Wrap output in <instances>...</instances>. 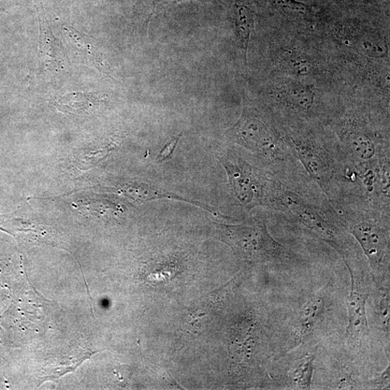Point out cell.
<instances>
[{
  "label": "cell",
  "mask_w": 390,
  "mask_h": 390,
  "mask_svg": "<svg viewBox=\"0 0 390 390\" xmlns=\"http://www.w3.org/2000/svg\"><path fill=\"white\" fill-rule=\"evenodd\" d=\"M268 204L289 221L306 230L312 236L329 244L340 253L347 250L340 231L325 215V213L279 182L267 188Z\"/></svg>",
  "instance_id": "cell-1"
},
{
  "label": "cell",
  "mask_w": 390,
  "mask_h": 390,
  "mask_svg": "<svg viewBox=\"0 0 390 390\" xmlns=\"http://www.w3.org/2000/svg\"><path fill=\"white\" fill-rule=\"evenodd\" d=\"M221 237L241 257L259 263H284L293 259L290 251L274 240L264 222L220 226Z\"/></svg>",
  "instance_id": "cell-2"
},
{
  "label": "cell",
  "mask_w": 390,
  "mask_h": 390,
  "mask_svg": "<svg viewBox=\"0 0 390 390\" xmlns=\"http://www.w3.org/2000/svg\"><path fill=\"white\" fill-rule=\"evenodd\" d=\"M237 142L270 163L283 161V144L278 135L263 120L243 115L234 128Z\"/></svg>",
  "instance_id": "cell-3"
},
{
  "label": "cell",
  "mask_w": 390,
  "mask_h": 390,
  "mask_svg": "<svg viewBox=\"0 0 390 390\" xmlns=\"http://www.w3.org/2000/svg\"><path fill=\"white\" fill-rule=\"evenodd\" d=\"M291 144L295 155L311 178L328 193L337 173L332 153L306 141L293 140Z\"/></svg>",
  "instance_id": "cell-4"
},
{
  "label": "cell",
  "mask_w": 390,
  "mask_h": 390,
  "mask_svg": "<svg viewBox=\"0 0 390 390\" xmlns=\"http://www.w3.org/2000/svg\"><path fill=\"white\" fill-rule=\"evenodd\" d=\"M350 230L364 250L371 266L374 270L380 269L389 256L387 230L373 219H356Z\"/></svg>",
  "instance_id": "cell-5"
},
{
  "label": "cell",
  "mask_w": 390,
  "mask_h": 390,
  "mask_svg": "<svg viewBox=\"0 0 390 390\" xmlns=\"http://www.w3.org/2000/svg\"><path fill=\"white\" fill-rule=\"evenodd\" d=\"M221 162L226 170L229 182L233 191L246 206L255 205L260 200L263 186L256 180L252 167L235 155H227Z\"/></svg>",
  "instance_id": "cell-6"
},
{
  "label": "cell",
  "mask_w": 390,
  "mask_h": 390,
  "mask_svg": "<svg viewBox=\"0 0 390 390\" xmlns=\"http://www.w3.org/2000/svg\"><path fill=\"white\" fill-rule=\"evenodd\" d=\"M351 288L347 299V307L349 312V325L346 328V337L349 340L358 341L369 334V327L367 315V302L368 294L356 292L354 279L351 270Z\"/></svg>",
  "instance_id": "cell-7"
},
{
  "label": "cell",
  "mask_w": 390,
  "mask_h": 390,
  "mask_svg": "<svg viewBox=\"0 0 390 390\" xmlns=\"http://www.w3.org/2000/svg\"><path fill=\"white\" fill-rule=\"evenodd\" d=\"M343 142L347 154L358 166H370L380 155L375 140L362 129H350L344 135Z\"/></svg>",
  "instance_id": "cell-8"
},
{
  "label": "cell",
  "mask_w": 390,
  "mask_h": 390,
  "mask_svg": "<svg viewBox=\"0 0 390 390\" xmlns=\"http://www.w3.org/2000/svg\"><path fill=\"white\" fill-rule=\"evenodd\" d=\"M325 301L321 297L311 299L299 312L296 329L295 331V340L300 343L312 334L316 323L324 313Z\"/></svg>",
  "instance_id": "cell-9"
},
{
  "label": "cell",
  "mask_w": 390,
  "mask_h": 390,
  "mask_svg": "<svg viewBox=\"0 0 390 390\" xmlns=\"http://www.w3.org/2000/svg\"><path fill=\"white\" fill-rule=\"evenodd\" d=\"M279 63L288 74L296 76H309L314 69L313 63L308 56L292 50L283 51Z\"/></svg>",
  "instance_id": "cell-10"
},
{
  "label": "cell",
  "mask_w": 390,
  "mask_h": 390,
  "mask_svg": "<svg viewBox=\"0 0 390 390\" xmlns=\"http://www.w3.org/2000/svg\"><path fill=\"white\" fill-rule=\"evenodd\" d=\"M236 24L240 38L241 50L247 61V54L251 36L254 30V17L250 9L241 3H237Z\"/></svg>",
  "instance_id": "cell-11"
},
{
  "label": "cell",
  "mask_w": 390,
  "mask_h": 390,
  "mask_svg": "<svg viewBox=\"0 0 390 390\" xmlns=\"http://www.w3.org/2000/svg\"><path fill=\"white\" fill-rule=\"evenodd\" d=\"M354 45L359 52L372 58H382L388 52L386 42L376 34L365 33L358 35Z\"/></svg>",
  "instance_id": "cell-12"
},
{
  "label": "cell",
  "mask_w": 390,
  "mask_h": 390,
  "mask_svg": "<svg viewBox=\"0 0 390 390\" xmlns=\"http://www.w3.org/2000/svg\"><path fill=\"white\" fill-rule=\"evenodd\" d=\"M94 100L91 94H70L58 100L56 106L62 111L80 113L91 109Z\"/></svg>",
  "instance_id": "cell-13"
},
{
  "label": "cell",
  "mask_w": 390,
  "mask_h": 390,
  "mask_svg": "<svg viewBox=\"0 0 390 390\" xmlns=\"http://www.w3.org/2000/svg\"><path fill=\"white\" fill-rule=\"evenodd\" d=\"M289 104L297 109L309 111L314 105V94L313 91L305 85H294L286 92Z\"/></svg>",
  "instance_id": "cell-14"
},
{
  "label": "cell",
  "mask_w": 390,
  "mask_h": 390,
  "mask_svg": "<svg viewBox=\"0 0 390 390\" xmlns=\"http://www.w3.org/2000/svg\"><path fill=\"white\" fill-rule=\"evenodd\" d=\"M314 358V355L303 358L292 372L293 382L300 389H307L311 387Z\"/></svg>",
  "instance_id": "cell-15"
},
{
  "label": "cell",
  "mask_w": 390,
  "mask_h": 390,
  "mask_svg": "<svg viewBox=\"0 0 390 390\" xmlns=\"http://www.w3.org/2000/svg\"><path fill=\"white\" fill-rule=\"evenodd\" d=\"M272 1L284 10L298 14H307L310 10L308 6L296 0H272Z\"/></svg>",
  "instance_id": "cell-16"
},
{
  "label": "cell",
  "mask_w": 390,
  "mask_h": 390,
  "mask_svg": "<svg viewBox=\"0 0 390 390\" xmlns=\"http://www.w3.org/2000/svg\"><path fill=\"white\" fill-rule=\"evenodd\" d=\"M180 136L176 137L171 140L169 142L166 144V147L163 149L162 152L159 153V155L157 157V160L159 162H162L166 160V159L169 158L173 151H175L177 144L179 142Z\"/></svg>",
  "instance_id": "cell-17"
}]
</instances>
